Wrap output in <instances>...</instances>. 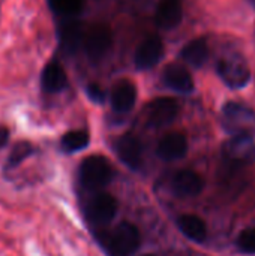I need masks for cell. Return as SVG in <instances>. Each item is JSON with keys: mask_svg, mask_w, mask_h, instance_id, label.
I'll use <instances>...</instances> for the list:
<instances>
[{"mask_svg": "<svg viewBox=\"0 0 255 256\" xmlns=\"http://www.w3.org/2000/svg\"><path fill=\"white\" fill-rule=\"evenodd\" d=\"M113 170L110 162L104 156H89L78 168V180L83 189L87 192H102V189L111 182Z\"/></svg>", "mask_w": 255, "mask_h": 256, "instance_id": "cell-1", "label": "cell"}, {"mask_svg": "<svg viewBox=\"0 0 255 256\" xmlns=\"http://www.w3.org/2000/svg\"><path fill=\"white\" fill-rule=\"evenodd\" d=\"M108 256H131L141 244V236L135 225L129 222L119 224L107 237L101 238Z\"/></svg>", "mask_w": 255, "mask_h": 256, "instance_id": "cell-2", "label": "cell"}, {"mask_svg": "<svg viewBox=\"0 0 255 256\" xmlns=\"http://www.w3.org/2000/svg\"><path fill=\"white\" fill-rule=\"evenodd\" d=\"M119 202L107 192H95L86 202L84 214L87 222L95 228H104L113 222L117 214Z\"/></svg>", "mask_w": 255, "mask_h": 256, "instance_id": "cell-3", "label": "cell"}, {"mask_svg": "<svg viewBox=\"0 0 255 256\" xmlns=\"http://www.w3.org/2000/svg\"><path fill=\"white\" fill-rule=\"evenodd\" d=\"M222 159L230 168H245L255 162V141L246 134L227 140L222 146Z\"/></svg>", "mask_w": 255, "mask_h": 256, "instance_id": "cell-4", "label": "cell"}, {"mask_svg": "<svg viewBox=\"0 0 255 256\" xmlns=\"http://www.w3.org/2000/svg\"><path fill=\"white\" fill-rule=\"evenodd\" d=\"M216 72L230 88H243L251 80L249 66L239 54L222 57L216 64Z\"/></svg>", "mask_w": 255, "mask_h": 256, "instance_id": "cell-5", "label": "cell"}, {"mask_svg": "<svg viewBox=\"0 0 255 256\" xmlns=\"http://www.w3.org/2000/svg\"><path fill=\"white\" fill-rule=\"evenodd\" d=\"M111 32L105 24H95L92 26L87 33L84 34L83 48L87 58L92 63L102 62L111 50Z\"/></svg>", "mask_w": 255, "mask_h": 256, "instance_id": "cell-6", "label": "cell"}, {"mask_svg": "<svg viewBox=\"0 0 255 256\" xmlns=\"http://www.w3.org/2000/svg\"><path fill=\"white\" fill-rule=\"evenodd\" d=\"M179 114V104L171 98H159L147 105L146 120L152 128H164L174 122Z\"/></svg>", "mask_w": 255, "mask_h": 256, "instance_id": "cell-7", "label": "cell"}, {"mask_svg": "<svg viewBox=\"0 0 255 256\" xmlns=\"http://www.w3.org/2000/svg\"><path fill=\"white\" fill-rule=\"evenodd\" d=\"M114 150L119 159L131 170H138L143 164V144L132 135L125 134L114 142Z\"/></svg>", "mask_w": 255, "mask_h": 256, "instance_id": "cell-8", "label": "cell"}, {"mask_svg": "<svg viewBox=\"0 0 255 256\" xmlns=\"http://www.w3.org/2000/svg\"><path fill=\"white\" fill-rule=\"evenodd\" d=\"M164 56V44L159 36H150L144 39L135 54H134V63L137 69L140 70H147L153 66H156Z\"/></svg>", "mask_w": 255, "mask_h": 256, "instance_id": "cell-9", "label": "cell"}, {"mask_svg": "<svg viewBox=\"0 0 255 256\" xmlns=\"http://www.w3.org/2000/svg\"><path fill=\"white\" fill-rule=\"evenodd\" d=\"M59 44L66 54H75L84 42V32L75 18H63L57 27Z\"/></svg>", "mask_w": 255, "mask_h": 256, "instance_id": "cell-10", "label": "cell"}, {"mask_svg": "<svg viewBox=\"0 0 255 256\" xmlns=\"http://www.w3.org/2000/svg\"><path fill=\"white\" fill-rule=\"evenodd\" d=\"M188 152L186 136L180 132L167 134L158 144V156L165 162H176L185 158Z\"/></svg>", "mask_w": 255, "mask_h": 256, "instance_id": "cell-11", "label": "cell"}, {"mask_svg": "<svg viewBox=\"0 0 255 256\" xmlns=\"http://www.w3.org/2000/svg\"><path fill=\"white\" fill-rule=\"evenodd\" d=\"M171 186L173 192L179 198H191L201 194V190L204 189V180L200 174L191 170H183L174 176Z\"/></svg>", "mask_w": 255, "mask_h": 256, "instance_id": "cell-12", "label": "cell"}, {"mask_svg": "<svg viewBox=\"0 0 255 256\" xmlns=\"http://www.w3.org/2000/svg\"><path fill=\"white\" fill-rule=\"evenodd\" d=\"M41 87L48 94H56L68 87V76L63 66L53 60L45 64L41 74Z\"/></svg>", "mask_w": 255, "mask_h": 256, "instance_id": "cell-13", "label": "cell"}, {"mask_svg": "<svg viewBox=\"0 0 255 256\" xmlns=\"http://www.w3.org/2000/svg\"><path fill=\"white\" fill-rule=\"evenodd\" d=\"M183 18L182 0H159L155 20L158 27L164 30H171L180 24Z\"/></svg>", "mask_w": 255, "mask_h": 256, "instance_id": "cell-14", "label": "cell"}, {"mask_svg": "<svg viewBox=\"0 0 255 256\" xmlns=\"http://www.w3.org/2000/svg\"><path fill=\"white\" fill-rule=\"evenodd\" d=\"M137 100V88L131 81H119L111 93H110V102L111 108L116 112H128L134 108Z\"/></svg>", "mask_w": 255, "mask_h": 256, "instance_id": "cell-15", "label": "cell"}, {"mask_svg": "<svg viewBox=\"0 0 255 256\" xmlns=\"http://www.w3.org/2000/svg\"><path fill=\"white\" fill-rule=\"evenodd\" d=\"M164 84L182 94H188L194 90V81L191 74L180 64H170L164 69L162 74Z\"/></svg>", "mask_w": 255, "mask_h": 256, "instance_id": "cell-16", "label": "cell"}, {"mask_svg": "<svg viewBox=\"0 0 255 256\" xmlns=\"http://www.w3.org/2000/svg\"><path fill=\"white\" fill-rule=\"evenodd\" d=\"M177 226L185 237L195 243H203L207 237V226L198 216L183 214L177 219Z\"/></svg>", "mask_w": 255, "mask_h": 256, "instance_id": "cell-17", "label": "cell"}, {"mask_svg": "<svg viewBox=\"0 0 255 256\" xmlns=\"http://www.w3.org/2000/svg\"><path fill=\"white\" fill-rule=\"evenodd\" d=\"M182 58L194 66V68H201L207 58H209V46H207V42L203 39V38H198V39H194L191 42H188L182 52H180Z\"/></svg>", "mask_w": 255, "mask_h": 256, "instance_id": "cell-18", "label": "cell"}, {"mask_svg": "<svg viewBox=\"0 0 255 256\" xmlns=\"http://www.w3.org/2000/svg\"><path fill=\"white\" fill-rule=\"evenodd\" d=\"M90 142L89 132L84 129H77V130H69L66 132L62 140H60V148L66 154H72L77 152L84 150Z\"/></svg>", "mask_w": 255, "mask_h": 256, "instance_id": "cell-19", "label": "cell"}, {"mask_svg": "<svg viewBox=\"0 0 255 256\" xmlns=\"http://www.w3.org/2000/svg\"><path fill=\"white\" fill-rule=\"evenodd\" d=\"M35 153V147L32 142L29 141H18L14 144V147L11 148L8 158H6V164H5V172L12 171L15 168H18L27 158H30Z\"/></svg>", "mask_w": 255, "mask_h": 256, "instance_id": "cell-20", "label": "cell"}, {"mask_svg": "<svg viewBox=\"0 0 255 256\" xmlns=\"http://www.w3.org/2000/svg\"><path fill=\"white\" fill-rule=\"evenodd\" d=\"M224 117L227 120V123H231L234 126H245L246 123L254 122L255 114L254 111H251L249 108L236 104V102H230L224 106Z\"/></svg>", "mask_w": 255, "mask_h": 256, "instance_id": "cell-21", "label": "cell"}, {"mask_svg": "<svg viewBox=\"0 0 255 256\" xmlns=\"http://www.w3.org/2000/svg\"><path fill=\"white\" fill-rule=\"evenodd\" d=\"M51 10L63 18H75L81 14L84 2L83 0H48Z\"/></svg>", "mask_w": 255, "mask_h": 256, "instance_id": "cell-22", "label": "cell"}, {"mask_svg": "<svg viewBox=\"0 0 255 256\" xmlns=\"http://www.w3.org/2000/svg\"><path fill=\"white\" fill-rule=\"evenodd\" d=\"M237 248L239 250H242L243 254L248 255H254L255 254V226L245 230L239 238H237Z\"/></svg>", "mask_w": 255, "mask_h": 256, "instance_id": "cell-23", "label": "cell"}, {"mask_svg": "<svg viewBox=\"0 0 255 256\" xmlns=\"http://www.w3.org/2000/svg\"><path fill=\"white\" fill-rule=\"evenodd\" d=\"M86 94L95 104H104L105 102V92L98 84H89L86 87Z\"/></svg>", "mask_w": 255, "mask_h": 256, "instance_id": "cell-24", "label": "cell"}, {"mask_svg": "<svg viewBox=\"0 0 255 256\" xmlns=\"http://www.w3.org/2000/svg\"><path fill=\"white\" fill-rule=\"evenodd\" d=\"M9 140H11V130H9V128L0 126V150L8 146Z\"/></svg>", "mask_w": 255, "mask_h": 256, "instance_id": "cell-25", "label": "cell"}, {"mask_svg": "<svg viewBox=\"0 0 255 256\" xmlns=\"http://www.w3.org/2000/svg\"><path fill=\"white\" fill-rule=\"evenodd\" d=\"M251 3H252V6L255 8V0H251Z\"/></svg>", "mask_w": 255, "mask_h": 256, "instance_id": "cell-26", "label": "cell"}]
</instances>
